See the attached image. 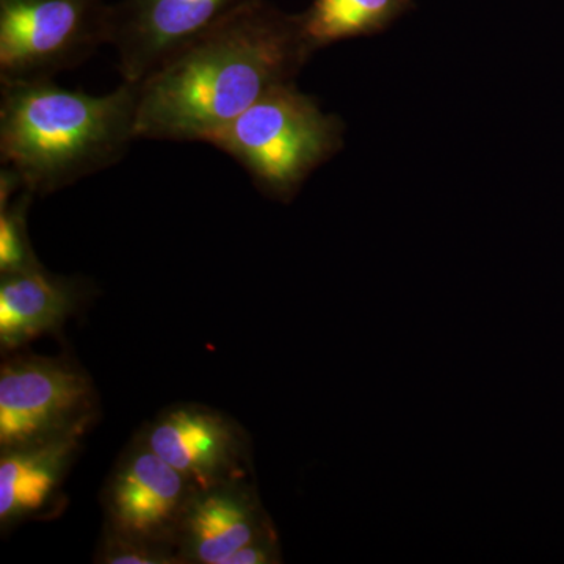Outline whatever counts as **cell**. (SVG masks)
Here are the masks:
<instances>
[{
	"label": "cell",
	"mask_w": 564,
	"mask_h": 564,
	"mask_svg": "<svg viewBox=\"0 0 564 564\" xmlns=\"http://www.w3.org/2000/svg\"><path fill=\"white\" fill-rule=\"evenodd\" d=\"M415 0H314L300 13L313 52L339 41L377 35L414 7Z\"/></svg>",
	"instance_id": "cell-12"
},
{
	"label": "cell",
	"mask_w": 564,
	"mask_h": 564,
	"mask_svg": "<svg viewBox=\"0 0 564 564\" xmlns=\"http://www.w3.org/2000/svg\"><path fill=\"white\" fill-rule=\"evenodd\" d=\"M140 441L198 489L245 477L247 436L232 419L210 408H170L148 426Z\"/></svg>",
	"instance_id": "cell-8"
},
{
	"label": "cell",
	"mask_w": 564,
	"mask_h": 564,
	"mask_svg": "<svg viewBox=\"0 0 564 564\" xmlns=\"http://www.w3.org/2000/svg\"><path fill=\"white\" fill-rule=\"evenodd\" d=\"M90 426L0 455V524L2 530L43 514L57 502L63 481Z\"/></svg>",
	"instance_id": "cell-10"
},
{
	"label": "cell",
	"mask_w": 564,
	"mask_h": 564,
	"mask_svg": "<svg viewBox=\"0 0 564 564\" xmlns=\"http://www.w3.org/2000/svg\"><path fill=\"white\" fill-rule=\"evenodd\" d=\"M80 281L54 276L46 269L2 274L0 347L13 351L46 333L58 332L80 307Z\"/></svg>",
	"instance_id": "cell-11"
},
{
	"label": "cell",
	"mask_w": 564,
	"mask_h": 564,
	"mask_svg": "<svg viewBox=\"0 0 564 564\" xmlns=\"http://www.w3.org/2000/svg\"><path fill=\"white\" fill-rule=\"evenodd\" d=\"M33 193L0 191V273H22L43 269L33 251L28 229V212Z\"/></svg>",
	"instance_id": "cell-13"
},
{
	"label": "cell",
	"mask_w": 564,
	"mask_h": 564,
	"mask_svg": "<svg viewBox=\"0 0 564 564\" xmlns=\"http://www.w3.org/2000/svg\"><path fill=\"white\" fill-rule=\"evenodd\" d=\"M282 563L280 541L276 530L243 545L239 551L234 552L223 564H274Z\"/></svg>",
	"instance_id": "cell-15"
},
{
	"label": "cell",
	"mask_w": 564,
	"mask_h": 564,
	"mask_svg": "<svg viewBox=\"0 0 564 564\" xmlns=\"http://www.w3.org/2000/svg\"><path fill=\"white\" fill-rule=\"evenodd\" d=\"M139 84L104 96L51 80L2 85L0 161L33 195H50L120 162L137 140Z\"/></svg>",
	"instance_id": "cell-2"
},
{
	"label": "cell",
	"mask_w": 564,
	"mask_h": 564,
	"mask_svg": "<svg viewBox=\"0 0 564 564\" xmlns=\"http://www.w3.org/2000/svg\"><path fill=\"white\" fill-rule=\"evenodd\" d=\"M95 421V388L61 359L21 356L0 370V451L61 436Z\"/></svg>",
	"instance_id": "cell-5"
},
{
	"label": "cell",
	"mask_w": 564,
	"mask_h": 564,
	"mask_svg": "<svg viewBox=\"0 0 564 564\" xmlns=\"http://www.w3.org/2000/svg\"><path fill=\"white\" fill-rule=\"evenodd\" d=\"M344 132L339 117L325 113L292 82L263 96L207 144L239 163L263 195L291 203L307 177L343 150Z\"/></svg>",
	"instance_id": "cell-3"
},
{
	"label": "cell",
	"mask_w": 564,
	"mask_h": 564,
	"mask_svg": "<svg viewBox=\"0 0 564 564\" xmlns=\"http://www.w3.org/2000/svg\"><path fill=\"white\" fill-rule=\"evenodd\" d=\"M314 52L300 14L256 0L139 84L137 140L199 141L292 84Z\"/></svg>",
	"instance_id": "cell-1"
},
{
	"label": "cell",
	"mask_w": 564,
	"mask_h": 564,
	"mask_svg": "<svg viewBox=\"0 0 564 564\" xmlns=\"http://www.w3.org/2000/svg\"><path fill=\"white\" fill-rule=\"evenodd\" d=\"M274 532L258 494L243 480L196 489L176 541L180 563L223 564L256 538Z\"/></svg>",
	"instance_id": "cell-9"
},
{
	"label": "cell",
	"mask_w": 564,
	"mask_h": 564,
	"mask_svg": "<svg viewBox=\"0 0 564 564\" xmlns=\"http://www.w3.org/2000/svg\"><path fill=\"white\" fill-rule=\"evenodd\" d=\"M106 0H0V84L51 80L110 44Z\"/></svg>",
	"instance_id": "cell-4"
},
{
	"label": "cell",
	"mask_w": 564,
	"mask_h": 564,
	"mask_svg": "<svg viewBox=\"0 0 564 564\" xmlns=\"http://www.w3.org/2000/svg\"><path fill=\"white\" fill-rule=\"evenodd\" d=\"M98 562L109 564H169L180 563L176 549L169 545L143 543L117 534L106 533Z\"/></svg>",
	"instance_id": "cell-14"
},
{
	"label": "cell",
	"mask_w": 564,
	"mask_h": 564,
	"mask_svg": "<svg viewBox=\"0 0 564 564\" xmlns=\"http://www.w3.org/2000/svg\"><path fill=\"white\" fill-rule=\"evenodd\" d=\"M196 489L185 475L137 441L115 467L104 494L107 532L176 549L182 518Z\"/></svg>",
	"instance_id": "cell-7"
},
{
	"label": "cell",
	"mask_w": 564,
	"mask_h": 564,
	"mask_svg": "<svg viewBox=\"0 0 564 564\" xmlns=\"http://www.w3.org/2000/svg\"><path fill=\"white\" fill-rule=\"evenodd\" d=\"M256 0H121L111 6L110 44L122 82L140 84L182 47Z\"/></svg>",
	"instance_id": "cell-6"
}]
</instances>
